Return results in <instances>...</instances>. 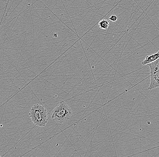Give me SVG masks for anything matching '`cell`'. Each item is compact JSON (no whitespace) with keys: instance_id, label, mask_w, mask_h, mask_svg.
Returning a JSON list of instances; mask_svg holds the SVG:
<instances>
[{"instance_id":"3957f363","label":"cell","mask_w":159,"mask_h":157,"mask_svg":"<svg viewBox=\"0 0 159 157\" xmlns=\"http://www.w3.org/2000/svg\"><path fill=\"white\" fill-rule=\"evenodd\" d=\"M150 68V85L149 90L159 87V58L153 62L148 64Z\"/></svg>"},{"instance_id":"277c9868","label":"cell","mask_w":159,"mask_h":157,"mask_svg":"<svg viewBox=\"0 0 159 157\" xmlns=\"http://www.w3.org/2000/svg\"><path fill=\"white\" fill-rule=\"evenodd\" d=\"M159 58V50L157 53L151 55H148L146 56L145 59L142 62V64L143 65H148L149 63L153 62Z\"/></svg>"},{"instance_id":"5b68a950","label":"cell","mask_w":159,"mask_h":157,"mask_svg":"<svg viewBox=\"0 0 159 157\" xmlns=\"http://www.w3.org/2000/svg\"><path fill=\"white\" fill-rule=\"evenodd\" d=\"M109 21L106 19L102 20L99 23V26L102 29L107 30L109 27Z\"/></svg>"},{"instance_id":"7a4b0ae2","label":"cell","mask_w":159,"mask_h":157,"mask_svg":"<svg viewBox=\"0 0 159 157\" xmlns=\"http://www.w3.org/2000/svg\"><path fill=\"white\" fill-rule=\"evenodd\" d=\"M32 122L36 126L44 127L48 121V112L43 105L36 104L31 108L29 113Z\"/></svg>"},{"instance_id":"6da1fadb","label":"cell","mask_w":159,"mask_h":157,"mask_svg":"<svg viewBox=\"0 0 159 157\" xmlns=\"http://www.w3.org/2000/svg\"><path fill=\"white\" fill-rule=\"evenodd\" d=\"M72 115V110L64 101H61L56 106L51 113L52 121L59 123L68 121Z\"/></svg>"},{"instance_id":"8992f818","label":"cell","mask_w":159,"mask_h":157,"mask_svg":"<svg viewBox=\"0 0 159 157\" xmlns=\"http://www.w3.org/2000/svg\"><path fill=\"white\" fill-rule=\"evenodd\" d=\"M117 19H118V17H117V16L115 15H113L109 18V20L111 21L112 22H115L117 21Z\"/></svg>"}]
</instances>
